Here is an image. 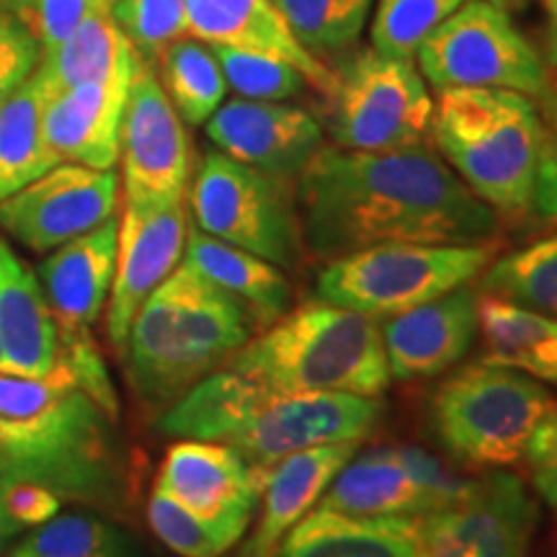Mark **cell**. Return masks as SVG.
<instances>
[{
  "mask_svg": "<svg viewBox=\"0 0 557 557\" xmlns=\"http://www.w3.org/2000/svg\"><path fill=\"white\" fill-rule=\"evenodd\" d=\"M305 250L338 259L382 243H491L496 209L426 145L361 152L320 148L295 181Z\"/></svg>",
  "mask_w": 557,
  "mask_h": 557,
  "instance_id": "1",
  "label": "cell"
},
{
  "mask_svg": "<svg viewBox=\"0 0 557 557\" xmlns=\"http://www.w3.org/2000/svg\"><path fill=\"white\" fill-rule=\"evenodd\" d=\"M114 421L60 361L45 377L0 372L3 475L37 480L60 498L116 506L127 472Z\"/></svg>",
  "mask_w": 557,
  "mask_h": 557,
  "instance_id": "2",
  "label": "cell"
},
{
  "mask_svg": "<svg viewBox=\"0 0 557 557\" xmlns=\"http://www.w3.org/2000/svg\"><path fill=\"white\" fill-rule=\"evenodd\" d=\"M256 331L259 325L240 299L181 261L129 325L124 351L132 387L143 400L169 408L225 367Z\"/></svg>",
  "mask_w": 557,
  "mask_h": 557,
  "instance_id": "3",
  "label": "cell"
},
{
  "mask_svg": "<svg viewBox=\"0 0 557 557\" xmlns=\"http://www.w3.org/2000/svg\"><path fill=\"white\" fill-rule=\"evenodd\" d=\"M431 139L444 163L487 207L504 214L534 212L545 122L529 96L504 88L442 90Z\"/></svg>",
  "mask_w": 557,
  "mask_h": 557,
  "instance_id": "4",
  "label": "cell"
},
{
  "mask_svg": "<svg viewBox=\"0 0 557 557\" xmlns=\"http://www.w3.org/2000/svg\"><path fill=\"white\" fill-rule=\"evenodd\" d=\"M225 367L282 393L380 398L393 382L377 320L318 297L250 338Z\"/></svg>",
  "mask_w": 557,
  "mask_h": 557,
  "instance_id": "5",
  "label": "cell"
},
{
  "mask_svg": "<svg viewBox=\"0 0 557 557\" xmlns=\"http://www.w3.org/2000/svg\"><path fill=\"white\" fill-rule=\"evenodd\" d=\"M491 243H382L325 263L315 297L369 318H393L449 295L483 274Z\"/></svg>",
  "mask_w": 557,
  "mask_h": 557,
  "instance_id": "6",
  "label": "cell"
},
{
  "mask_svg": "<svg viewBox=\"0 0 557 557\" xmlns=\"http://www.w3.org/2000/svg\"><path fill=\"white\" fill-rule=\"evenodd\" d=\"M549 389L517 369L478 361L434 393L431 423L457 462L500 470L524 457L532 431L553 406Z\"/></svg>",
  "mask_w": 557,
  "mask_h": 557,
  "instance_id": "7",
  "label": "cell"
},
{
  "mask_svg": "<svg viewBox=\"0 0 557 557\" xmlns=\"http://www.w3.org/2000/svg\"><path fill=\"white\" fill-rule=\"evenodd\" d=\"M325 99V129L341 150L387 152L426 143L436 101L413 60L364 47L344 54Z\"/></svg>",
  "mask_w": 557,
  "mask_h": 557,
  "instance_id": "8",
  "label": "cell"
},
{
  "mask_svg": "<svg viewBox=\"0 0 557 557\" xmlns=\"http://www.w3.org/2000/svg\"><path fill=\"white\" fill-rule=\"evenodd\" d=\"M292 186L212 150L191 181L189 207L201 233L295 271L305 243Z\"/></svg>",
  "mask_w": 557,
  "mask_h": 557,
  "instance_id": "9",
  "label": "cell"
},
{
  "mask_svg": "<svg viewBox=\"0 0 557 557\" xmlns=\"http://www.w3.org/2000/svg\"><path fill=\"white\" fill-rule=\"evenodd\" d=\"M416 60L438 94L449 88H504L529 99L549 94L547 65L537 47L487 0H465L429 34Z\"/></svg>",
  "mask_w": 557,
  "mask_h": 557,
  "instance_id": "10",
  "label": "cell"
},
{
  "mask_svg": "<svg viewBox=\"0 0 557 557\" xmlns=\"http://www.w3.org/2000/svg\"><path fill=\"white\" fill-rule=\"evenodd\" d=\"M380 398L351 393H282L269 387L227 442L253 468H271L295 451L361 442L382 418Z\"/></svg>",
  "mask_w": 557,
  "mask_h": 557,
  "instance_id": "11",
  "label": "cell"
},
{
  "mask_svg": "<svg viewBox=\"0 0 557 557\" xmlns=\"http://www.w3.org/2000/svg\"><path fill=\"white\" fill-rule=\"evenodd\" d=\"M537 524L524 480L491 470L455 504L418 517L421 557H529Z\"/></svg>",
  "mask_w": 557,
  "mask_h": 557,
  "instance_id": "12",
  "label": "cell"
},
{
  "mask_svg": "<svg viewBox=\"0 0 557 557\" xmlns=\"http://www.w3.org/2000/svg\"><path fill=\"white\" fill-rule=\"evenodd\" d=\"M470 487L436 457L416 447H387L354 455L333 478L315 508L348 517L418 519L455 504Z\"/></svg>",
  "mask_w": 557,
  "mask_h": 557,
  "instance_id": "13",
  "label": "cell"
},
{
  "mask_svg": "<svg viewBox=\"0 0 557 557\" xmlns=\"http://www.w3.org/2000/svg\"><path fill=\"white\" fill-rule=\"evenodd\" d=\"M120 173L58 163L0 201V230L34 253H50L114 218Z\"/></svg>",
  "mask_w": 557,
  "mask_h": 557,
  "instance_id": "14",
  "label": "cell"
},
{
  "mask_svg": "<svg viewBox=\"0 0 557 557\" xmlns=\"http://www.w3.org/2000/svg\"><path fill=\"white\" fill-rule=\"evenodd\" d=\"M120 160L124 199H186L191 176L189 135L156 70L145 60L135 70L124 103Z\"/></svg>",
  "mask_w": 557,
  "mask_h": 557,
  "instance_id": "15",
  "label": "cell"
},
{
  "mask_svg": "<svg viewBox=\"0 0 557 557\" xmlns=\"http://www.w3.org/2000/svg\"><path fill=\"white\" fill-rule=\"evenodd\" d=\"M186 235H189L186 199H124L107 318L109 341L120 351L127 344L137 310L184 259Z\"/></svg>",
  "mask_w": 557,
  "mask_h": 557,
  "instance_id": "16",
  "label": "cell"
},
{
  "mask_svg": "<svg viewBox=\"0 0 557 557\" xmlns=\"http://www.w3.org/2000/svg\"><path fill=\"white\" fill-rule=\"evenodd\" d=\"M220 152L271 178L295 184L323 148V122L287 101H222L205 122Z\"/></svg>",
  "mask_w": 557,
  "mask_h": 557,
  "instance_id": "17",
  "label": "cell"
},
{
  "mask_svg": "<svg viewBox=\"0 0 557 557\" xmlns=\"http://www.w3.org/2000/svg\"><path fill=\"white\" fill-rule=\"evenodd\" d=\"M267 470L253 468L227 444L181 438L165 451L156 491L207 521H250L261 504Z\"/></svg>",
  "mask_w": 557,
  "mask_h": 557,
  "instance_id": "18",
  "label": "cell"
},
{
  "mask_svg": "<svg viewBox=\"0 0 557 557\" xmlns=\"http://www.w3.org/2000/svg\"><path fill=\"white\" fill-rule=\"evenodd\" d=\"M382 344L389 377L416 382L438 377L468 357L478 338V292L459 287L426 305L387 318Z\"/></svg>",
  "mask_w": 557,
  "mask_h": 557,
  "instance_id": "19",
  "label": "cell"
},
{
  "mask_svg": "<svg viewBox=\"0 0 557 557\" xmlns=\"http://www.w3.org/2000/svg\"><path fill=\"white\" fill-rule=\"evenodd\" d=\"M143 58L137 60V65ZM137 65L107 81L54 90L45 111V137L60 163L114 169L120 163V129L129 83Z\"/></svg>",
  "mask_w": 557,
  "mask_h": 557,
  "instance_id": "20",
  "label": "cell"
},
{
  "mask_svg": "<svg viewBox=\"0 0 557 557\" xmlns=\"http://www.w3.org/2000/svg\"><path fill=\"white\" fill-rule=\"evenodd\" d=\"M189 37L209 47L271 54L308 75L312 88L325 96L333 88V70L312 58L284 24L274 0H184Z\"/></svg>",
  "mask_w": 557,
  "mask_h": 557,
  "instance_id": "21",
  "label": "cell"
},
{
  "mask_svg": "<svg viewBox=\"0 0 557 557\" xmlns=\"http://www.w3.org/2000/svg\"><path fill=\"white\" fill-rule=\"evenodd\" d=\"M120 218L88 230L54 248L39 263L37 276L60 329H90L111 295L116 269Z\"/></svg>",
  "mask_w": 557,
  "mask_h": 557,
  "instance_id": "22",
  "label": "cell"
},
{
  "mask_svg": "<svg viewBox=\"0 0 557 557\" xmlns=\"http://www.w3.org/2000/svg\"><path fill=\"white\" fill-rule=\"evenodd\" d=\"M359 442L323 444L295 451L267 470L261 491V519L240 557H271L278 542L297 521H302L323 493L329 491L341 468L357 455Z\"/></svg>",
  "mask_w": 557,
  "mask_h": 557,
  "instance_id": "23",
  "label": "cell"
},
{
  "mask_svg": "<svg viewBox=\"0 0 557 557\" xmlns=\"http://www.w3.org/2000/svg\"><path fill=\"white\" fill-rule=\"evenodd\" d=\"M58 346V320L39 276L0 238V372L45 377Z\"/></svg>",
  "mask_w": 557,
  "mask_h": 557,
  "instance_id": "24",
  "label": "cell"
},
{
  "mask_svg": "<svg viewBox=\"0 0 557 557\" xmlns=\"http://www.w3.org/2000/svg\"><path fill=\"white\" fill-rule=\"evenodd\" d=\"M271 557H421L418 519L348 517L312 508Z\"/></svg>",
  "mask_w": 557,
  "mask_h": 557,
  "instance_id": "25",
  "label": "cell"
},
{
  "mask_svg": "<svg viewBox=\"0 0 557 557\" xmlns=\"http://www.w3.org/2000/svg\"><path fill=\"white\" fill-rule=\"evenodd\" d=\"M181 261L214 287L240 299L259 329H269L292 310V284L287 274L261 256L227 246L201 230H189Z\"/></svg>",
  "mask_w": 557,
  "mask_h": 557,
  "instance_id": "26",
  "label": "cell"
},
{
  "mask_svg": "<svg viewBox=\"0 0 557 557\" xmlns=\"http://www.w3.org/2000/svg\"><path fill=\"white\" fill-rule=\"evenodd\" d=\"M478 336L483 338V361L557 385V318L478 295Z\"/></svg>",
  "mask_w": 557,
  "mask_h": 557,
  "instance_id": "27",
  "label": "cell"
},
{
  "mask_svg": "<svg viewBox=\"0 0 557 557\" xmlns=\"http://www.w3.org/2000/svg\"><path fill=\"white\" fill-rule=\"evenodd\" d=\"M52 94L37 65L0 107V201L60 163L45 137V111Z\"/></svg>",
  "mask_w": 557,
  "mask_h": 557,
  "instance_id": "28",
  "label": "cell"
},
{
  "mask_svg": "<svg viewBox=\"0 0 557 557\" xmlns=\"http://www.w3.org/2000/svg\"><path fill=\"white\" fill-rule=\"evenodd\" d=\"M137 50L109 11L83 21L62 45L41 54L39 67L52 90H65L83 83L107 81L137 65Z\"/></svg>",
  "mask_w": 557,
  "mask_h": 557,
  "instance_id": "29",
  "label": "cell"
},
{
  "mask_svg": "<svg viewBox=\"0 0 557 557\" xmlns=\"http://www.w3.org/2000/svg\"><path fill=\"white\" fill-rule=\"evenodd\" d=\"M152 70L184 124L201 127L225 101L227 81L218 54L189 34L165 47Z\"/></svg>",
  "mask_w": 557,
  "mask_h": 557,
  "instance_id": "30",
  "label": "cell"
},
{
  "mask_svg": "<svg viewBox=\"0 0 557 557\" xmlns=\"http://www.w3.org/2000/svg\"><path fill=\"white\" fill-rule=\"evenodd\" d=\"M274 5L299 45L325 65L357 47L374 11V0H274Z\"/></svg>",
  "mask_w": 557,
  "mask_h": 557,
  "instance_id": "31",
  "label": "cell"
},
{
  "mask_svg": "<svg viewBox=\"0 0 557 557\" xmlns=\"http://www.w3.org/2000/svg\"><path fill=\"white\" fill-rule=\"evenodd\" d=\"M478 287L480 295L557 318V233L487 263Z\"/></svg>",
  "mask_w": 557,
  "mask_h": 557,
  "instance_id": "32",
  "label": "cell"
},
{
  "mask_svg": "<svg viewBox=\"0 0 557 557\" xmlns=\"http://www.w3.org/2000/svg\"><path fill=\"white\" fill-rule=\"evenodd\" d=\"M9 557H137V545L107 519L65 513L26 534Z\"/></svg>",
  "mask_w": 557,
  "mask_h": 557,
  "instance_id": "33",
  "label": "cell"
},
{
  "mask_svg": "<svg viewBox=\"0 0 557 557\" xmlns=\"http://www.w3.org/2000/svg\"><path fill=\"white\" fill-rule=\"evenodd\" d=\"M148 524L165 547L181 557H222L248 532V519L207 521L186 511L165 493L152 491L148 504Z\"/></svg>",
  "mask_w": 557,
  "mask_h": 557,
  "instance_id": "34",
  "label": "cell"
},
{
  "mask_svg": "<svg viewBox=\"0 0 557 557\" xmlns=\"http://www.w3.org/2000/svg\"><path fill=\"white\" fill-rule=\"evenodd\" d=\"M462 3L465 0H374L369 47L389 58L416 60L429 34Z\"/></svg>",
  "mask_w": 557,
  "mask_h": 557,
  "instance_id": "35",
  "label": "cell"
},
{
  "mask_svg": "<svg viewBox=\"0 0 557 557\" xmlns=\"http://www.w3.org/2000/svg\"><path fill=\"white\" fill-rule=\"evenodd\" d=\"M212 50L218 54L227 88H233L240 99L289 101L312 88L308 75L287 60L233 50V47H212Z\"/></svg>",
  "mask_w": 557,
  "mask_h": 557,
  "instance_id": "36",
  "label": "cell"
},
{
  "mask_svg": "<svg viewBox=\"0 0 557 557\" xmlns=\"http://www.w3.org/2000/svg\"><path fill=\"white\" fill-rule=\"evenodd\" d=\"M111 16L148 65H156L165 47L189 34L184 0H116Z\"/></svg>",
  "mask_w": 557,
  "mask_h": 557,
  "instance_id": "37",
  "label": "cell"
},
{
  "mask_svg": "<svg viewBox=\"0 0 557 557\" xmlns=\"http://www.w3.org/2000/svg\"><path fill=\"white\" fill-rule=\"evenodd\" d=\"M116 0H32L24 13V24L41 45V54L62 45L83 21L109 13Z\"/></svg>",
  "mask_w": 557,
  "mask_h": 557,
  "instance_id": "38",
  "label": "cell"
},
{
  "mask_svg": "<svg viewBox=\"0 0 557 557\" xmlns=\"http://www.w3.org/2000/svg\"><path fill=\"white\" fill-rule=\"evenodd\" d=\"M41 45L24 21L0 11V107L37 70Z\"/></svg>",
  "mask_w": 557,
  "mask_h": 557,
  "instance_id": "39",
  "label": "cell"
},
{
  "mask_svg": "<svg viewBox=\"0 0 557 557\" xmlns=\"http://www.w3.org/2000/svg\"><path fill=\"white\" fill-rule=\"evenodd\" d=\"M0 496H3V506L9 517L21 529L41 527L45 521L58 517L62 504V498L52 487L29 478L3 475V472H0Z\"/></svg>",
  "mask_w": 557,
  "mask_h": 557,
  "instance_id": "40",
  "label": "cell"
},
{
  "mask_svg": "<svg viewBox=\"0 0 557 557\" xmlns=\"http://www.w3.org/2000/svg\"><path fill=\"white\" fill-rule=\"evenodd\" d=\"M524 457L534 491L557 513V403L549 406L542 421L534 426Z\"/></svg>",
  "mask_w": 557,
  "mask_h": 557,
  "instance_id": "41",
  "label": "cell"
},
{
  "mask_svg": "<svg viewBox=\"0 0 557 557\" xmlns=\"http://www.w3.org/2000/svg\"><path fill=\"white\" fill-rule=\"evenodd\" d=\"M547 127H545V158H542L534 212L547 220H557V94L545 96Z\"/></svg>",
  "mask_w": 557,
  "mask_h": 557,
  "instance_id": "42",
  "label": "cell"
},
{
  "mask_svg": "<svg viewBox=\"0 0 557 557\" xmlns=\"http://www.w3.org/2000/svg\"><path fill=\"white\" fill-rule=\"evenodd\" d=\"M487 3H493V5H498V9L508 11V9H513V5L524 3V0H487ZM540 3L545 5V11L549 13V32H553L557 26V0H540Z\"/></svg>",
  "mask_w": 557,
  "mask_h": 557,
  "instance_id": "43",
  "label": "cell"
},
{
  "mask_svg": "<svg viewBox=\"0 0 557 557\" xmlns=\"http://www.w3.org/2000/svg\"><path fill=\"white\" fill-rule=\"evenodd\" d=\"M16 532H21V527L9 517V511H5L3 506V496H0V547H3V542L11 540Z\"/></svg>",
  "mask_w": 557,
  "mask_h": 557,
  "instance_id": "44",
  "label": "cell"
},
{
  "mask_svg": "<svg viewBox=\"0 0 557 557\" xmlns=\"http://www.w3.org/2000/svg\"><path fill=\"white\" fill-rule=\"evenodd\" d=\"M29 3H32V0H0V11L11 13V16H16V18H24V13H26V9H29Z\"/></svg>",
  "mask_w": 557,
  "mask_h": 557,
  "instance_id": "45",
  "label": "cell"
},
{
  "mask_svg": "<svg viewBox=\"0 0 557 557\" xmlns=\"http://www.w3.org/2000/svg\"><path fill=\"white\" fill-rule=\"evenodd\" d=\"M549 45H553V62L557 65V26L549 32Z\"/></svg>",
  "mask_w": 557,
  "mask_h": 557,
  "instance_id": "46",
  "label": "cell"
},
{
  "mask_svg": "<svg viewBox=\"0 0 557 557\" xmlns=\"http://www.w3.org/2000/svg\"><path fill=\"white\" fill-rule=\"evenodd\" d=\"M0 472H3V455H0Z\"/></svg>",
  "mask_w": 557,
  "mask_h": 557,
  "instance_id": "47",
  "label": "cell"
}]
</instances>
